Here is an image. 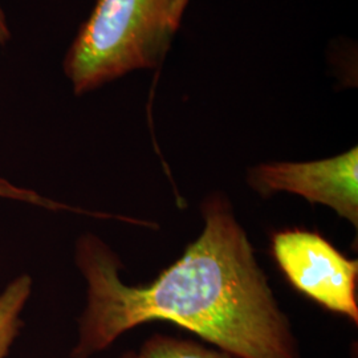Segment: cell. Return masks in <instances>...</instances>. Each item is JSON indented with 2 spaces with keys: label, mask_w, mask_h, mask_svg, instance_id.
<instances>
[{
  "label": "cell",
  "mask_w": 358,
  "mask_h": 358,
  "mask_svg": "<svg viewBox=\"0 0 358 358\" xmlns=\"http://www.w3.org/2000/svg\"><path fill=\"white\" fill-rule=\"evenodd\" d=\"M201 213V235L146 285L122 282L120 257L100 238L78 239L76 262L88 300L71 357H93L138 325L167 321L235 358H300L291 321L229 196L208 194Z\"/></svg>",
  "instance_id": "1"
},
{
  "label": "cell",
  "mask_w": 358,
  "mask_h": 358,
  "mask_svg": "<svg viewBox=\"0 0 358 358\" xmlns=\"http://www.w3.org/2000/svg\"><path fill=\"white\" fill-rule=\"evenodd\" d=\"M177 1L97 0L65 56V75L75 93L159 66L182 20Z\"/></svg>",
  "instance_id": "2"
},
{
  "label": "cell",
  "mask_w": 358,
  "mask_h": 358,
  "mask_svg": "<svg viewBox=\"0 0 358 358\" xmlns=\"http://www.w3.org/2000/svg\"><path fill=\"white\" fill-rule=\"evenodd\" d=\"M271 252L296 291L357 325V259H348L319 232L301 229L275 232Z\"/></svg>",
  "instance_id": "3"
},
{
  "label": "cell",
  "mask_w": 358,
  "mask_h": 358,
  "mask_svg": "<svg viewBox=\"0 0 358 358\" xmlns=\"http://www.w3.org/2000/svg\"><path fill=\"white\" fill-rule=\"evenodd\" d=\"M247 183L259 195L296 194L312 205L328 206L358 227V149L310 162H267L250 169Z\"/></svg>",
  "instance_id": "4"
},
{
  "label": "cell",
  "mask_w": 358,
  "mask_h": 358,
  "mask_svg": "<svg viewBox=\"0 0 358 358\" xmlns=\"http://www.w3.org/2000/svg\"><path fill=\"white\" fill-rule=\"evenodd\" d=\"M32 280L23 275L13 280L0 294V358H7L22 331L20 315L32 291Z\"/></svg>",
  "instance_id": "5"
},
{
  "label": "cell",
  "mask_w": 358,
  "mask_h": 358,
  "mask_svg": "<svg viewBox=\"0 0 358 358\" xmlns=\"http://www.w3.org/2000/svg\"><path fill=\"white\" fill-rule=\"evenodd\" d=\"M137 358H235L230 353L186 338L154 334L142 344Z\"/></svg>",
  "instance_id": "6"
},
{
  "label": "cell",
  "mask_w": 358,
  "mask_h": 358,
  "mask_svg": "<svg viewBox=\"0 0 358 358\" xmlns=\"http://www.w3.org/2000/svg\"><path fill=\"white\" fill-rule=\"evenodd\" d=\"M0 195L10 196V198H16V199H23V201L32 202V203L48 206V207H52V208H56L55 203L47 202L45 199H43L41 196H38L35 192L17 189V187H15L13 185H10V183H7L6 180H1V179H0Z\"/></svg>",
  "instance_id": "7"
},
{
  "label": "cell",
  "mask_w": 358,
  "mask_h": 358,
  "mask_svg": "<svg viewBox=\"0 0 358 358\" xmlns=\"http://www.w3.org/2000/svg\"><path fill=\"white\" fill-rule=\"evenodd\" d=\"M10 38V31L8 27L6 24V17L3 15V11L0 8V43H6Z\"/></svg>",
  "instance_id": "8"
},
{
  "label": "cell",
  "mask_w": 358,
  "mask_h": 358,
  "mask_svg": "<svg viewBox=\"0 0 358 358\" xmlns=\"http://www.w3.org/2000/svg\"><path fill=\"white\" fill-rule=\"evenodd\" d=\"M187 3H189V0H178V1H177V13H178L180 19H182L183 13H185V10H186V7H187Z\"/></svg>",
  "instance_id": "9"
},
{
  "label": "cell",
  "mask_w": 358,
  "mask_h": 358,
  "mask_svg": "<svg viewBox=\"0 0 358 358\" xmlns=\"http://www.w3.org/2000/svg\"><path fill=\"white\" fill-rule=\"evenodd\" d=\"M118 358H137V353L136 352H127V353H124L121 357Z\"/></svg>",
  "instance_id": "10"
}]
</instances>
